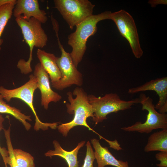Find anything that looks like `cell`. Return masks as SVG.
I'll list each match as a JSON object with an SVG mask.
<instances>
[{
	"instance_id": "e0dca14e",
	"label": "cell",
	"mask_w": 167,
	"mask_h": 167,
	"mask_svg": "<svg viewBox=\"0 0 167 167\" xmlns=\"http://www.w3.org/2000/svg\"><path fill=\"white\" fill-rule=\"evenodd\" d=\"M3 99V97L0 94V113L8 114L12 115L22 123L26 130L29 131L32 126L27 121H32L31 116L25 115L19 109L7 104Z\"/></svg>"
},
{
	"instance_id": "4fadbf2b",
	"label": "cell",
	"mask_w": 167,
	"mask_h": 167,
	"mask_svg": "<svg viewBox=\"0 0 167 167\" xmlns=\"http://www.w3.org/2000/svg\"><path fill=\"white\" fill-rule=\"evenodd\" d=\"M91 143L94 149L95 159L98 167H105L108 165L116 167H129L127 161L117 159L107 147L101 146L99 140L92 139H91Z\"/></svg>"
},
{
	"instance_id": "2e32d148",
	"label": "cell",
	"mask_w": 167,
	"mask_h": 167,
	"mask_svg": "<svg viewBox=\"0 0 167 167\" xmlns=\"http://www.w3.org/2000/svg\"><path fill=\"white\" fill-rule=\"evenodd\" d=\"M144 150L146 152H167V129H162L150 135Z\"/></svg>"
},
{
	"instance_id": "5b68a950",
	"label": "cell",
	"mask_w": 167,
	"mask_h": 167,
	"mask_svg": "<svg viewBox=\"0 0 167 167\" xmlns=\"http://www.w3.org/2000/svg\"><path fill=\"white\" fill-rule=\"evenodd\" d=\"M88 98L93 111L92 120L96 125L106 119L109 113L130 109L139 103V98L126 101L122 100L116 93H107L98 97L90 94Z\"/></svg>"
},
{
	"instance_id": "9c48e42d",
	"label": "cell",
	"mask_w": 167,
	"mask_h": 167,
	"mask_svg": "<svg viewBox=\"0 0 167 167\" xmlns=\"http://www.w3.org/2000/svg\"><path fill=\"white\" fill-rule=\"evenodd\" d=\"M110 19L116 24L121 35L128 41L134 56L139 58L143 55L139 35L134 19L127 12L121 10L112 13Z\"/></svg>"
},
{
	"instance_id": "44dd1931",
	"label": "cell",
	"mask_w": 167,
	"mask_h": 167,
	"mask_svg": "<svg viewBox=\"0 0 167 167\" xmlns=\"http://www.w3.org/2000/svg\"><path fill=\"white\" fill-rule=\"evenodd\" d=\"M86 146V154L82 167H94L93 164L95 159L94 153L89 141L87 142Z\"/></svg>"
},
{
	"instance_id": "7402d4cb",
	"label": "cell",
	"mask_w": 167,
	"mask_h": 167,
	"mask_svg": "<svg viewBox=\"0 0 167 167\" xmlns=\"http://www.w3.org/2000/svg\"><path fill=\"white\" fill-rule=\"evenodd\" d=\"M5 119L2 116L0 113V131L3 130L4 128L3 125V122L4 121ZM0 153L1 155L3 162L5 164V167H8L6 163V159L9 156L8 150L5 148H2L0 145Z\"/></svg>"
},
{
	"instance_id": "d6986e66",
	"label": "cell",
	"mask_w": 167,
	"mask_h": 167,
	"mask_svg": "<svg viewBox=\"0 0 167 167\" xmlns=\"http://www.w3.org/2000/svg\"><path fill=\"white\" fill-rule=\"evenodd\" d=\"M16 161L20 167H35L33 157L29 153L19 149H14Z\"/></svg>"
},
{
	"instance_id": "52a82bcc",
	"label": "cell",
	"mask_w": 167,
	"mask_h": 167,
	"mask_svg": "<svg viewBox=\"0 0 167 167\" xmlns=\"http://www.w3.org/2000/svg\"><path fill=\"white\" fill-rule=\"evenodd\" d=\"M55 7L70 28L92 15L95 5L88 0H54Z\"/></svg>"
},
{
	"instance_id": "8992f818",
	"label": "cell",
	"mask_w": 167,
	"mask_h": 167,
	"mask_svg": "<svg viewBox=\"0 0 167 167\" xmlns=\"http://www.w3.org/2000/svg\"><path fill=\"white\" fill-rule=\"evenodd\" d=\"M139 99V103L142 105V109L148 112L146 120L143 123L136 122L131 126L121 129L126 131L148 134L156 129H167L166 113H161L158 112L153 103L152 99L144 94L141 93Z\"/></svg>"
},
{
	"instance_id": "30bf717a",
	"label": "cell",
	"mask_w": 167,
	"mask_h": 167,
	"mask_svg": "<svg viewBox=\"0 0 167 167\" xmlns=\"http://www.w3.org/2000/svg\"><path fill=\"white\" fill-rule=\"evenodd\" d=\"M153 91L159 97V101L155 105V109L161 113L167 112V77H164L152 80L143 84L128 89L129 94H133L141 92Z\"/></svg>"
},
{
	"instance_id": "d4e9b609",
	"label": "cell",
	"mask_w": 167,
	"mask_h": 167,
	"mask_svg": "<svg viewBox=\"0 0 167 167\" xmlns=\"http://www.w3.org/2000/svg\"></svg>"
},
{
	"instance_id": "603a6c76",
	"label": "cell",
	"mask_w": 167,
	"mask_h": 167,
	"mask_svg": "<svg viewBox=\"0 0 167 167\" xmlns=\"http://www.w3.org/2000/svg\"><path fill=\"white\" fill-rule=\"evenodd\" d=\"M156 159L160 161L157 164L158 167H167V152H160L155 155Z\"/></svg>"
},
{
	"instance_id": "3957f363",
	"label": "cell",
	"mask_w": 167,
	"mask_h": 167,
	"mask_svg": "<svg viewBox=\"0 0 167 167\" xmlns=\"http://www.w3.org/2000/svg\"><path fill=\"white\" fill-rule=\"evenodd\" d=\"M15 21L20 28L26 42L30 49L28 60L20 59L17 67L21 73L27 74L32 72L31 62L32 60V53L34 47L43 48L47 45L48 37L41 26V23L32 17L28 20L24 19L21 15L16 18Z\"/></svg>"
},
{
	"instance_id": "8fae6325",
	"label": "cell",
	"mask_w": 167,
	"mask_h": 167,
	"mask_svg": "<svg viewBox=\"0 0 167 167\" xmlns=\"http://www.w3.org/2000/svg\"><path fill=\"white\" fill-rule=\"evenodd\" d=\"M37 80V88L41 93V104L47 110L49 103H56L62 99V96L51 89L49 79V75L40 63L35 66L33 74Z\"/></svg>"
},
{
	"instance_id": "5bb4252c",
	"label": "cell",
	"mask_w": 167,
	"mask_h": 167,
	"mask_svg": "<svg viewBox=\"0 0 167 167\" xmlns=\"http://www.w3.org/2000/svg\"><path fill=\"white\" fill-rule=\"evenodd\" d=\"M37 58L43 68L49 77L51 84L56 83L61 78L59 69L57 64V57L54 54L38 49Z\"/></svg>"
},
{
	"instance_id": "277c9868",
	"label": "cell",
	"mask_w": 167,
	"mask_h": 167,
	"mask_svg": "<svg viewBox=\"0 0 167 167\" xmlns=\"http://www.w3.org/2000/svg\"><path fill=\"white\" fill-rule=\"evenodd\" d=\"M29 80L21 86L13 89H7L2 86H0V94L3 99L9 102L12 98L19 99L24 102L29 107L35 118L34 130L38 131L40 129L43 131L49 128L53 129L57 128L58 122L44 123L39 119L34 107L33 99L34 93L37 88V80L33 74L30 75Z\"/></svg>"
},
{
	"instance_id": "7c38bea8",
	"label": "cell",
	"mask_w": 167,
	"mask_h": 167,
	"mask_svg": "<svg viewBox=\"0 0 167 167\" xmlns=\"http://www.w3.org/2000/svg\"><path fill=\"white\" fill-rule=\"evenodd\" d=\"M15 6L13 14L15 18L21 15L28 20L33 17L41 24L45 23L48 20L45 11L40 9L37 0H17Z\"/></svg>"
},
{
	"instance_id": "7a4b0ae2",
	"label": "cell",
	"mask_w": 167,
	"mask_h": 167,
	"mask_svg": "<svg viewBox=\"0 0 167 167\" xmlns=\"http://www.w3.org/2000/svg\"><path fill=\"white\" fill-rule=\"evenodd\" d=\"M112 13L107 11L92 15L78 24L75 31L68 36V43L72 48L70 54L76 67L82 61L86 50L88 39L97 31V24L102 20L110 19Z\"/></svg>"
},
{
	"instance_id": "ac0fdd59",
	"label": "cell",
	"mask_w": 167,
	"mask_h": 167,
	"mask_svg": "<svg viewBox=\"0 0 167 167\" xmlns=\"http://www.w3.org/2000/svg\"><path fill=\"white\" fill-rule=\"evenodd\" d=\"M16 1L5 4L0 7V52L3 40L1 38L2 34L7 23L13 14Z\"/></svg>"
},
{
	"instance_id": "cb8c5ba5",
	"label": "cell",
	"mask_w": 167,
	"mask_h": 167,
	"mask_svg": "<svg viewBox=\"0 0 167 167\" xmlns=\"http://www.w3.org/2000/svg\"><path fill=\"white\" fill-rule=\"evenodd\" d=\"M15 0H0V7L8 3L13 2Z\"/></svg>"
},
{
	"instance_id": "6da1fadb",
	"label": "cell",
	"mask_w": 167,
	"mask_h": 167,
	"mask_svg": "<svg viewBox=\"0 0 167 167\" xmlns=\"http://www.w3.org/2000/svg\"><path fill=\"white\" fill-rule=\"evenodd\" d=\"M66 94L70 103L66 104L67 112L69 114H74V118L70 122L58 126V131L66 137L70 130L76 126H81L96 133L87 122L88 118L93 117V111L86 92L82 88L77 87L73 90V93L68 92Z\"/></svg>"
},
{
	"instance_id": "9a60e30c",
	"label": "cell",
	"mask_w": 167,
	"mask_h": 167,
	"mask_svg": "<svg viewBox=\"0 0 167 167\" xmlns=\"http://www.w3.org/2000/svg\"><path fill=\"white\" fill-rule=\"evenodd\" d=\"M85 143L84 141L80 142L74 149L69 151L63 149L59 143L57 141L54 140L53 143L54 150L48 151L45 153V155L51 158L54 156H60L65 160L68 167H79L78 154L79 150L84 146Z\"/></svg>"
},
{
	"instance_id": "ba28073f",
	"label": "cell",
	"mask_w": 167,
	"mask_h": 167,
	"mask_svg": "<svg viewBox=\"0 0 167 167\" xmlns=\"http://www.w3.org/2000/svg\"><path fill=\"white\" fill-rule=\"evenodd\" d=\"M56 35L61 53L60 57L57 58L56 62L61 73V78L58 82L51 84L52 86L59 90H62L73 84L80 87L83 83L82 75L74 65L70 53L65 50L61 44L58 35Z\"/></svg>"
},
{
	"instance_id": "ffe728a7",
	"label": "cell",
	"mask_w": 167,
	"mask_h": 167,
	"mask_svg": "<svg viewBox=\"0 0 167 167\" xmlns=\"http://www.w3.org/2000/svg\"><path fill=\"white\" fill-rule=\"evenodd\" d=\"M5 136L8 148L9 156L6 159V163L10 167H20L17 163L13 153L14 148L10 136V126L7 129H3Z\"/></svg>"
}]
</instances>
